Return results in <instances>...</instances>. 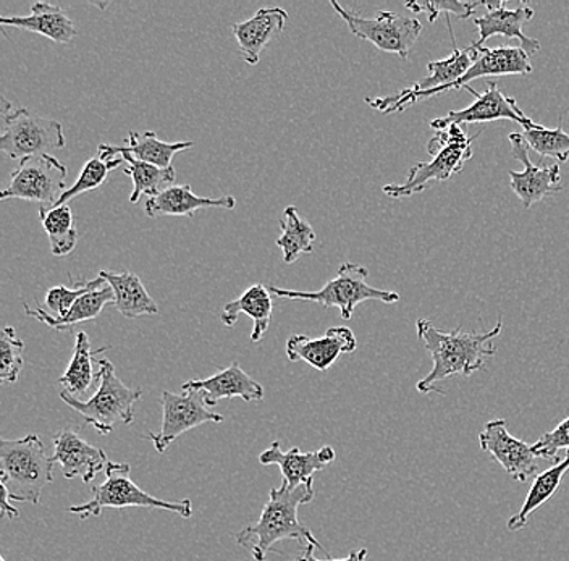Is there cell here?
<instances>
[{"label": "cell", "instance_id": "cell-17", "mask_svg": "<svg viewBox=\"0 0 569 561\" xmlns=\"http://www.w3.org/2000/svg\"><path fill=\"white\" fill-rule=\"evenodd\" d=\"M53 463H59L66 479H81L91 484L99 472L107 470L110 461L104 450L91 445L71 429L53 435Z\"/></svg>", "mask_w": 569, "mask_h": 561}, {"label": "cell", "instance_id": "cell-1", "mask_svg": "<svg viewBox=\"0 0 569 561\" xmlns=\"http://www.w3.org/2000/svg\"><path fill=\"white\" fill-rule=\"evenodd\" d=\"M416 330L433 362L432 371L416 385L419 393L427 395L433 392L443 393L437 389V383L445 379L458 374L469 378L475 372L482 371L487 361L497 353L493 340L503 330V321L498 319L497 325L489 332L465 333L461 327L451 332H442L427 319H419Z\"/></svg>", "mask_w": 569, "mask_h": 561}, {"label": "cell", "instance_id": "cell-24", "mask_svg": "<svg viewBox=\"0 0 569 561\" xmlns=\"http://www.w3.org/2000/svg\"><path fill=\"white\" fill-rule=\"evenodd\" d=\"M0 24L41 34L59 44H69L78 34L77 27L67 16L66 10L48 2L34 3L28 17H10V19L2 17Z\"/></svg>", "mask_w": 569, "mask_h": 561}, {"label": "cell", "instance_id": "cell-39", "mask_svg": "<svg viewBox=\"0 0 569 561\" xmlns=\"http://www.w3.org/2000/svg\"><path fill=\"white\" fill-rule=\"evenodd\" d=\"M318 549V547L315 545V543H308L306 545L305 552H302V555L306 557L309 561H366V557H368V549H361V550H355V552H351L350 555L347 557V559H327V560H318L315 557V550Z\"/></svg>", "mask_w": 569, "mask_h": 561}, {"label": "cell", "instance_id": "cell-8", "mask_svg": "<svg viewBox=\"0 0 569 561\" xmlns=\"http://www.w3.org/2000/svg\"><path fill=\"white\" fill-rule=\"evenodd\" d=\"M2 134L0 149L16 161L34 156L51 154L67 146L63 127L57 120L46 119L30 109H16L2 98Z\"/></svg>", "mask_w": 569, "mask_h": 561}, {"label": "cell", "instance_id": "cell-25", "mask_svg": "<svg viewBox=\"0 0 569 561\" xmlns=\"http://www.w3.org/2000/svg\"><path fill=\"white\" fill-rule=\"evenodd\" d=\"M272 297L269 287L254 283L244 293H241L237 300L226 304L223 311L220 312V321L223 325L233 327L241 314H247L254 324L251 332V342H261L267 330H269L270 321H272Z\"/></svg>", "mask_w": 569, "mask_h": 561}, {"label": "cell", "instance_id": "cell-32", "mask_svg": "<svg viewBox=\"0 0 569 561\" xmlns=\"http://www.w3.org/2000/svg\"><path fill=\"white\" fill-rule=\"evenodd\" d=\"M39 218H41L42 229L49 238L52 254L57 258L69 256L77 247L78 241L77 226H74V216L70 206L39 209Z\"/></svg>", "mask_w": 569, "mask_h": 561}, {"label": "cell", "instance_id": "cell-18", "mask_svg": "<svg viewBox=\"0 0 569 561\" xmlns=\"http://www.w3.org/2000/svg\"><path fill=\"white\" fill-rule=\"evenodd\" d=\"M482 6L487 9L486 16L475 19L479 31L478 41L475 42L478 48H483L487 39L503 37L521 42V48L529 56L540 51V42L525 33L526 24L536 16L531 7L519 6L516 9H508L505 2H482Z\"/></svg>", "mask_w": 569, "mask_h": 561}, {"label": "cell", "instance_id": "cell-4", "mask_svg": "<svg viewBox=\"0 0 569 561\" xmlns=\"http://www.w3.org/2000/svg\"><path fill=\"white\" fill-rule=\"evenodd\" d=\"M53 464L38 435L0 440V484L13 502L39 505L42 490L52 482Z\"/></svg>", "mask_w": 569, "mask_h": 561}, {"label": "cell", "instance_id": "cell-30", "mask_svg": "<svg viewBox=\"0 0 569 561\" xmlns=\"http://www.w3.org/2000/svg\"><path fill=\"white\" fill-rule=\"evenodd\" d=\"M124 161V176L130 177L133 181V191L130 194L131 204H137L144 194L149 198L159 197L167 188L173 187V181L177 179L176 169H160V167L151 166L138 161L133 156L120 154Z\"/></svg>", "mask_w": 569, "mask_h": 561}, {"label": "cell", "instance_id": "cell-23", "mask_svg": "<svg viewBox=\"0 0 569 561\" xmlns=\"http://www.w3.org/2000/svg\"><path fill=\"white\" fill-rule=\"evenodd\" d=\"M234 206H237V200L230 194L213 200V198H202L194 194L190 184H173V187L162 191L159 197L149 198L146 201L144 211L149 218L154 219L163 218V216H172V218L181 216V218L193 220L194 212L201 211V209L220 208L233 211Z\"/></svg>", "mask_w": 569, "mask_h": 561}, {"label": "cell", "instance_id": "cell-7", "mask_svg": "<svg viewBox=\"0 0 569 561\" xmlns=\"http://www.w3.org/2000/svg\"><path fill=\"white\" fill-rule=\"evenodd\" d=\"M369 271L365 266L343 262L338 268L336 279L327 282L319 291L284 290L277 285H269L270 293L287 300L315 301L323 309H340L341 319L350 321L355 308L365 301L376 300L391 304L400 301V294L395 291L373 289L368 283Z\"/></svg>", "mask_w": 569, "mask_h": 561}, {"label": "cell", "instance_id": "cell-12", "mask_svg": "<svg viewBox=\"0 0 569 561\" xmlns=\"http://www.w3.org/2000/svg\"><path fill=\"white\" fill-rule=\"evenodd\" d=\"M162 425L159 432H149L156 452L163 454L170 445L191 429L206 422H223L222 414L213 413L206 403L204 393L199 390H183L181 393H162Z\"/></svg>", "mask_w": 569, "mask_h": 561}, {"label": "cell", "instance_id": "cell-31", "mask_svg": "<svg viewBox=\"0 0 569 561\" xmlns=\"http://www.w3.org/2000/svg\"><path fill=\"white\" fill-rule=\"evenodd\" d=\"M280 229L282 236L277 238L276 244L282 250L284 264H293L301 254H311L315 251V229L308 220L298 214L295 206L284 208Z\"/></svg>", "mask_w": 569, "mask_h": 561}, {"label": "cell", "instance_id": "cell-20", "mask_svg": "<svg viewBox=\"0 0 569 561\" xmlns=\"http://www.w3.org/2000/svg\"><path fill=\"white\" fill-rule=\"evenodd\" d=\"M288 21L287 10L280 7L259 9L251 19L231 24L241 56L248 66H258L262 52L273 38L279 37Z\"/></svg>", "mask_w": 569, "mask_h": 561}, {"label": "cell", "instance_id": "cell-22", "mask_svg": "<svg viewBox=\"0 0 569 561\" xmlns=\"http://www.w3.org/2000/svg\"><path fill=\"white\" fill-rule=\"evenodd\" d=\"M183 390H199L204 393L209 408L216 407L220 400L241 399L243 401L264 400V387L248 375L238 362H233L223 371L208 379H198L183 383Z\"/></svg>", "mask_w": 569, "mask_h": 561}, {"label": "cell", "instance_id": "cell-19", "mask_svg": "<svg viewBox=\"0 0 569 561\" xmlns=\"http://www.w3.org/2000/svg\"><path fill=\"white\" fill-rule=\"evenodd\" d=\"M337 453L333 447H322L316 452L301 453L298 447L283 452L280 442H273L269 449L259 454V463L264 467L280 468L283 475L282 484L288 488H298V485L306 484V482L315 481L312 475L318 471H322L327 464L336 460Z\"/></svg>", "mask_w": 569, "mask_h": 561}, {"label": "cell", "instance_id": "cell-37", "mask_svg": "<svg viewBox=\"0 0 569 561\" xmlns=\"http://www.w3.org/2000/svg\"><path fill=\"white\" fill-rule=\"evenodd\" d=\"M482 2H457V0H426V2H407L405 7L411 10L412 13H426L427 20L433 23L442 13H451L457 16L458 19L466 20L475 13Z\"/></svg>", "mask_w": 569, "mask_h": 561}, {"label": "cell", "instance_id": "cell-11", "mask_svg": "<svg viewBox=\"0 0 569 561\" xmlns=\"http://www.w3.org/2000/svg\"><path fill=\"white\" fill-rule=\"evenodd\" d=\"M67 167L51 154L34 156L18 163L0 200L38 202L39 209L56 208L66 193Z\"/></svg>", "mask_w": 569, "mask_h": 561}, {"label": "cell", "instance_id": "cell-29", "mask_svg": "<svg viewBox=\"0 0 569 561\" xmlns=\"http://www.w3.org/2000/svg\"><path fill=\"white\" fill-rule=\"evenodd\" d=\"M106 350L107 348L92 350L88 333L78 332L74 337L73 357H71L69 368L59 379L63 392L69 393L73 399L80 400V397H83L98 379V374L92 371L96 354H101Z\"/></svg>", "mask_w": 569, "mask_h": 561}, {"label": "cell", "instance_id": "cell-5", "mask_svg": "<svg viewBox=\"0 0 569 561\" xmlns=\"http://www.w3.org/2000/svg\"><path fill=\"white\" fill-rule=\"evenodd\" d=\"M98 362V392L88 401H81L62 390L60 400L77 411L84 419V424L91 425L101 435H109L119 422L124 425L133 424L134 404L141 399L142 389L124 385L117 378L116 368L109 360Z\"/></svg>", "mask_w": 569, "mask_h": 561}, {"label": "cell", "instance_id": "cell-10", "mask_svg": "<svg viewBox=\"0 0 569 561\" xmlns=\"http://www.w3.org/2000/svg\"><path fill=\"white\" fill-rule=\"evenodd\" d=\"M330 6L356 38L371 42L379 51L400 56L401 60H408L422 33V23L415 17L382 10L373 19H365L358 12L345 9L336 0Z\"/></svg>", "mask_w": 569, "mask_h": 561}, {"label": "cell", "instance_id": "cell-13", "mask_svg": "<svg viewBox=\"0 0 569 561\" xmlns=\"http://www.w3.org/2000/svg\"><path fill=\"white\" fill-rule=\"evenodd\" d=\"M465 90L471 92L476 101L468 108L451 110L447 116L432 120L430 127L433 130H445L450 126L461 127L462 123H489L496 120H511L528 130L536 123L522 112L515 98L500 90L496 81H489L487 91L483 92H478L471 87H466Z\"/></svg>", "mask_w": 569, "mask_h": 561}, {"label": "cell", "instance_id": "cell-9", "mask_svg": "<svg viewBox=\"0 0 569 561\" xmlns=\"http://www.w3.org/2000/svg\"><path fill=\"white\" fill-rule=\"evenodd\" d=\"M447 24L451 39H453V52L450 57L429 62L427 69L430 73L419 80L418 83L412 84L411 88L386 96V98H366V104L382 113L405 112L411 106L418 104L419 101L443 94V92L450 90L451 84L461 80L475 66L476 60L479 59L480 48L471 44L469 48L457 49L453 30H451V23L448 19Z\"/></svg>", "mask_w": 569, "mask_h": 561}, {"label": "cell", "instance_id": "cell-33", "mask_svg": "<svg viewBox=\"0 0 569 561\" xmlns=\"http://www.w3.org/2000/svg\"><path fill=\"white\" fill-rule=\"evenodd\" d=\"M124 163L122 158L106 159L96 158L89 159L87 163H84L83 169H81L80 177H78L77 181L71 184L70 188H67L66 193L62 194L57 206L69 204L71 200L74 198L81 197V194L88 193V191L96 190V188L102 187L106 183L107 177L112 170L119 169Z\"/></svg>", "mask_w": 569, "mask_h": 561}, {"label": "cell", "instance_id": "cell-36", "mask_svg": "<svg viewBox=\"0 0 569 561\" xmlns=\"http://www.w3.org/2000/svg\"><path fill=\"white\" fill-rule=\"evenodd\" d=\"M24 343L17 337L13 327H6L0 333V381L16 383L23 369Z\"/></svg>", "mask_w": 569, "mask_h": 561}, {"label": "cell", "instance_id": "cell-6", "mask_svg": "<svg viewBox=\"0 0 569 561\" xmlns=\"http://www.w3.org/2000/svg\"><path fill=\"white\" fill-rule=\"evenodd\" d=\"M131 467L127 463H109L106 470V481L92 489V497L81 505L69 508L71 514H77L81 521L88 518L101 517L106 508H151V510L172 511L178 517L190 520L194 513L190 499L181 502H167L138 488L130 478Z\"/></svg>", "mask_w": 569, "mask_h": 561}, {"label": "cell", "instance_id": "cell-21", "mask_svg": "<svg viewBox=\"0 0 569 561\" xmlns=\"http://www.w3.org/2000/svg\"><path fill=\"white\" fill-rule=\"evenodd\" d=\"M193 146V141L167 143V141L159 140L154 131H146V133L131 131L124 138L122 146L99 144L98 156L109 161V159H116L120 154H130L138 161L151 163V166L160 167V169H169V167H173L172 161L178 152L188 151Z\"/></svg>", "mask_w": 569, "mask_h": 561}, {"label": "cell", "instance_id": "cell-14", "mask_svg": "<svg viewBox=\"0 0 569 561\" xmlns=\"http://www.w3.org/2000/svg\"><path fill=\"white\" fill-rule=\"evenodd\" d=\"M508 140H510L513 158L521 162L525 169L521 172H515V170L508 172L510 187L526 209L563 191L560 163L536 166L529 159V144L522 133H511Z\"/></svg>", "mask_w": 569, "mask_h": 561}, {"label": "cell", "instance_id": "cell-27", "mask_svg": "<svg viewBox=\"0 0 569 561\" xmlns=\"http://www.w3.org/2000/svg\"><path fill=\"white\" fill-rule=\"evenodd\" d=\"M113 301H116L113 290L110 289L109 283H106L101 289L92 290L83 294L62 319L52 318V315L42 308L33 309L27 303H23V308L24 314H27L28 318L41 321L42 324L52 327V329L59 330V332H67V330L73 329L74 325L81 324V322L94 321V319L101 314L102 309L109 307V304L113 307Z\"/></svg>", "mask_w": 569, "mask_h": 561}, {"label": "cell", "instance_id": "cell-41", "mask_svg": "<svg viewBox=\"0 0 569 561\" xmlns=\"http://www.w3.org/2000/svg\"><path fill=\"white\" fill-rule=\"evenodd\" d=\"M297 561H309L308 559H306L305 555H301L300 559H297Z\"/></svg>", "mask_w": 569, "mask_h": 561}, {"label": "cell", "instance_id": "cell-38", "mask_svg": "<svg viewBox=\"0 0 569 561\" xmlns=\"http://www.w3.org/2000/svg\"><path fill=\"white\" fill-rule=\"evenodd\" d=\"M532 450L537 458L551 460L557 464L560 461L558 458L560 450H569V418L561 421L553 431L540 435L533 443Z\"/></svg>", "mask_w": 569, "mask_h": 561}, {"label": "cell", "instance_id": "cell-2", "mask_svg": "<svg viewBox=\"0 0 569 561\" xmlns=\"http://www.w3.org/2000/svg\"><path fill=\"white\" fill-rule=\"evenodd\" d=\"M315 497V481L298 488L282 484L279 489L270 490L258 523L241 529L237 542L248 549L256 561H266L272 547L282 541H301L306 545L315 543L326 552L312 532L298 520V508L308 505Z\"/></svg>", "mask_w": 569, "mask_h": 561}, {"label": "cell", "instance_id": "cell-40", "mask_svg": "<svg viewBox=\"0 0 569 561\" xmlns=\"http://www.w3.org/2000/svg\"><path fill=\"white\" fill-rule=\"evenodd\" d=\"M0 495H2V502H0V508H2L3 517L9 518V520H17L20 517V511L18 508L13 507L12 499H10L9 490H7L6 485L0 484Z\"/></svg>", "mask_w": 569, "mask_h": 561}, {"label": "cell", "instance_id": "cell-15", "mask_svg": "<svg viewBox=\"0 0 569 561\" xmlns=\"http://www.w3.org/2000/svg\"><path fill=\"white\" fill-rule=\"evenodd\" d=\"M479 445L515 481L526 482L528 479L536 478L539 472V458L533 453L532 445L511 435L505 419L487 422L479 434Z\"/></svg>", "mask_w": 569, "mask_h": 561}, {"label": "cell", "instance_id": "cell-35", "mask_svg": "<svg viewBox=\"0 0 569 561\" xmlns=\"http://www.w3.org/2000/svg\"><path fill=\"white\" fill-rule=\"evenodd\" d=\"M106 283L102 277H98V279L91 280V282H77L73 289L67 285L52 287V289H49L48 293H46L44 298L49 314H51L52 318L62 319L83 294L92 290L101 289Z\"/></svg>", "mask_w": 569, "mask_h": 561}, {"label": "cell", "instance_id": "cell-34", "mask_svg": "<svg viewBox=\"0 0 569 561\" xmlns=\"http://www.w3.org/2000/svg\"><path fill=\"white\" fill-rule=\"evenodd\" d=\"M522 137L528 141L529 148L542 158L557 159L558 163L568 161L569 134L563 127L547 128L533 123V127L522 131Z\"/></svg>", "mask_w": 569, "mask_h": 561}, {"label": "cell", "instance_id": "cell-3", "mask_svg": "<svg viewBox=\"0 0 569 561\" xmlns=\"http://www.w3.org/2000/svg\"><path fill=\"white\" fill-rule=\"evenodd\" d=\"M480 137H468L460 126H450L436 131L427 152L432 156L430 162H418L409 169L408 179L401 184H386L383 193L391 200H403L422 193L432 183H439L461 173L466 162L472 159V143Z\"/></svg>", "mask_w": 569, "mask_h": 561}, {"label": "cell", "instance_id": "cell-28", "mask_svg": "<svg viewBox=\"0 0 569 561\" xmlns=\"http://www.w3.org/2000/svg\"><path fill=\"white\" fill-rule=\"evenodd\" d=\"M568 471L569 450L565 453L563 460L558 461V463L553 464L549 470L540 472V474H537L536 478H533L531 489H529L528 497H526L521 510L507 521L508 531L516 532L525 529L526 525H528L529 520H531L533 511L546 505L551 497L557 493V490L560 489L561 482H563V478L567 475Z\"/></svg>", "mask_w": 569, "mask_h": 561}, {"label": "cell", "instance_id": "cell-26", "mask_svg": "<svg viewBox=\"0 0 569 561\" xmlns=\"http://www.w3.org/2000/svg\"><path fill=\"white\" fill-rule=\"evenodd\" d=\"M99 277H102L113 290V297H116L113 307L124 318L134 319L141 318V315L158 314V303L152 300L137 273L101 271Z\"/></svg>", "mask_w": 569, "mask_h": 561}, {"label": "cell", "instance_id": "cell-16", "mask_svg": "<svg viewBox=\"0 0 569 561\" xmlns=\"http://www.w3.org/2000/svg\"><path fill=\"white\" fill-rule=\"evenodd\" d=\"M358 347L350 327H330L319 339L308 335H291L284 344L288 360L305 361L318 371H327L341 354L353 353Z\"/></svg>", "mask_w": 569, "mask_h": 561}]
</instances>
